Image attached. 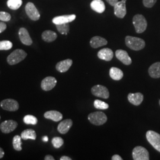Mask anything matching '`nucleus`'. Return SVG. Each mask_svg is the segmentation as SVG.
<instances>
[{"label":"nucleus","instance_id":"aec40b11","mask_svg":"<svg viewBox=\"0 0 160 160\" xmlns=\"http://www.w3.org/2000/svg\"><path fill=\"white\" fill-rule=\"evenodd\" d=\"M90 46L92 48H98L102 46H105L108 44V41L104 38L100 36H94L92 38L90 42Z\"/></svg>","mask_w":160,"mask_h":160},{"label":"nucleus","instance_id":"2eb2a0df","mask_svg":"<svg viewBox=\"0 0 160 160\" xmlns=\"http://www.w3.org/2000/svg\"><path fill=\"white\" fill-rule=\"evenodd\" d=\"M18 36L22 43L27 46H30L32 44L33 41L32 40L28 31L25 28H20L18 31Z\"/></svg>","mask_w":160,"mask_h":160},{"label":"nucleus","instance_id":"79ce46f5","mask_svg":"<svg viewBox=\"0 0 160 160\" xmlns=\"http://www.w3.org/2000/svg\"><path fill=\"white\" fill-rule=\"evenodd\" d=\"M42 140L44 142H48V137L47 136H45V137L42 138Z\"/></svg>","mask_w":160,"mask_h":160},{"label":"nucleus","instance_id":"a211bd4d","mask_svg":"<svg viewBox=\"0 0 160 160\" xmlns=\"http://www.w3.org/2000/svg\"><path fill=\"white\" fill-rule=\"evenodd\" d=\"M72 65V61L70 59H67L59 62L56 65V69L59 72H65Z\"/></svg>","mask_w":160,"mask_h":160},{"label":"nucleus","instance_id":"f03ea898","mask_svg":"<svg viewBox=\"0 0 160 160\" xmlns=\"http://www.w3.org/2000/svg\"><path fill=\"white\" fill-rule=\"evenodd\" d=\"M132 22L137 33H143L147 28V21L142 14H138L134 16L132 19Z\"/></svg>","mask_w":160,"mask_h":160},{"label":"nucleus","instance_id":"bb28decb","mask_svg":"<svg viewBox=\"0 0 160 160\" xmlns=\"http://www.w3.org/2000/svg\"><path fill=\"white\" fill-rule=\"evenodd\" d=\"M22 0H8L7 6L12 10H16L22 5Z\"/></svg>","mask_w":160,"mask_h":160},{"label":"nucleus","instance_id":"e433bc0d","mask_svg":"<svg viewBox=\"0 0 160 160\" xmlns=\"http://www.w3.org/2000/svg\"><path fill=\"white\" fill-rule=\"evenodd\" d=\"M111 6L114 7L115 4L119 1V0H106Z\"/></svg>","mask_w":160,"mask_h":160},{"label":"nucleus","instance_id":"72a5a7b5","mask_svg":"<svg viewBox=\"0 0 160 160\" xmlns=\"http://www.w3.org/2000/svg\"><path fill=\"white\" fill-rule=\"evenodd\" d=\"M11 19V15L5 12H0V20L2 22H8Z\"/></svg>","mask_w":160,"mask_h":160},{"label":"nucleus","instance_id":"393cba45","mask_svg":"<svg viewBox=\"0 0 160 160\" xmlns=\"http://www.w3.org/2000/svg\"><path fill=\"white\" fill-rule=\"evenodd\" d=\"M110 77L115 81H119L123 77V73L122 71L116 67H112L109 71Z\"/></svg>","mask_w":160,"mask_h":160},{"label":"nucleus","instance_id":"9d476101","mask_svg":"<svg viewBox=\"0 0 160 160\" xmlns=\"http://www.w3.org/2000/svg\"><path fill=\"white\" fill-rule=\"evenodd\" d=\"M1 107L7 111L16 112L19 108V104L16 100L14 99H6L1 102Z\"/></svg>","mask_w":160,"mask_h":160},{"label":"nucleus","instance_id":"423d86ee","mask_svg":"<svg viewBox=\"0 0 160 160\" xmlns=\"http://www.w3.org/2000/svg\"><path fill=\"white\" fill-rule=\"evenodd\" d=\"M132 157L134 160H149L148 151L147 149L141 146H138L133 148Z\"/></svg>","mask_w":160,"mask_h":160},{"label":"nucleus","instance_id":"a19ab883","mask_svg":"<svg viewBox=\"0 0 160 160\" xmlns=\"http://www.w3.org/2000/svg\"><path fill=\"white\" fill-rule=\"evenodd\" d=\"M4 155V151L0 147V158H2Z\"/></svg>","mask_w":160,"mask_h":160},{"label":"nucleus","instance_id":"dca6fc26","mask_svg":"<svg viewBox=\"0 0 160 160\" xmlns=\"http://www.w3.org/2000/svg\"><path fill=\"white\" fill-rule=\"evenodd\" d=\"M113 52L109 48H104L99 51L97 53V57L106 61H110L113 58Z\"/></svg>","mask_w":160,"mask_h":160},{"label":"nucleus","instance_id":"20e7f679","mask_svg":"<svg viewBox=\"0 0 160 160\" xmlns=\"http://www.w3.org/2000/svg\"><path fill=\"white\" fill-rule=\"evenodd\" d=\"M88 119L93 125L100 126L104 125L107 122L108 118L102 112H95L89 114Z\"/></svg>","mask_w":160,"mask_h":160},{"label":"nucleus","instance_id":"0eeeda50","mask_svg":"<svg viewBox=\"0 0 160 160\" xmlns=\"http://www.w3.org/2000/svg\"><path fill=\"white\" fill-rule=\"evenodd\" d=\"M25 10L28 17L33 21H37L40 18L39 12L32 2H28L25 7Z\"/></svg>","mask_w":160,"mask_h":160},{"label":"nucleus","instance_id":"c85d7f7f","mask_svg":"<svg viewBox=\"0 0 160 160\" xmlns=\"http://www.w3.org/2000/svg\"><path fill=\"white\" fill-rule=\"evenodd\" d=\"M23 122L25 124L27 125H35L38 123V119L33 115H26L23 118Z\"/></svg>","mask_w":160,"mask_h":160},{"label":"nucleus","instance_id":"ea45409f","mask_svg":"<svg viewBox=\"0 0 160 160\" xmlns=\"http://www.w3.org/2000/svg\"><path fill=\"white\" fill-rule=\"evenodd\" d=\"M60 160H71L72 159L70 158V157H67V156H62V157H61V158H60Z\"/></svg>","mask_w":160,"mask_h":160},{"label":"nucleus","instance_id":"f3484780","mask_svg":"<svg viewBox=\"0 0 160 160\" xmlns=\"http://www.w3.org/2000/svg\"><path fill=\"white\" fill-rule=\"evenodd\" d=\"M128 99L129 102L135 106H139L143 101V94L141 92L129 93L128 96Z\"/></svg>","mask_w":160,"mask_h":160},{"label":"nucleus","instance_id":"6ab92c4d","mask_svg":"<svg viewBox=\"0 0 160 160\" xmlns=\"http://www.w3.org/2000/svg\"><path fill=\"white\" fill-rule=\"evenodd\" d=\"M72 126L71 119H65L62 121L58 126V131L61 134H66Z\"/></svg>","mask_w":160,"mask_h":160},{"label":"nucleus","instance_id":"b1692460","mask_svg":"<svg viewBox=\"0 0 160 160\" xmlns=\"http://www.w3.org/2000/svg\"><path fill=\"white\" fill-rule=\"evenodd\" d=\"M42 39L46 42H52L56 40L57 34L52 30H45L42 34Z\"/></svg>","mask_w":160,"mask_h":160},{"label":"nucleus","instance_id":"f257e3e1","mask_svg":"<svg viewBox=\"0 0 160 160\" xmlns=\"http://www.w3.org/2000/svg\"><path fill=\"white\" fill-rule=\"evenodd\" d=\"M125 43L129 49L133 51L142 50L145 46V42L143 39L130 36L125 38Z\"/></svg>","mask_w":160,"mask_h":160},{"label":"nucleus","instance_id":"ddd939ff","mask_svg":"<svg viewBox=\"0 0 160 160\" xmlns=\"http://www.w3.org/2000/svg\"><path fill=\"white\" fill-rule=\"evenodd\" d=\"M76 18V16L75 14H69V15H63L57 17H54L52 19V22L55 25L62 24L65 23L72 22Z\"/></svg>","mask_w":160,"mask_h":160},{"label":"nucleus","instance_id":"7ed1b4c3","mask_svg":"<svg viewBox=\"0 0 160 160\" xmlns=\"http://www.w3.org/2000/svg\"><path fill=\"white\" fill-rule=\"evenodd\" d=\"M28 54L22 49H18L12 52L7 57V62L11 65H14L23 61L27 57Z\"/></svg>","mask_w":160,"mask_h":160},{"label":"nucleus","instance_id":"37998d69","mask_svg":"<svg viewBox=\"0 0 160 160\" xmlns=\"http://www.w3.org/2000/svg\"><path fill=\"white\" fill-rule=\"evenodd\" d=\"M159 104H160V101H159Z\"/></svg>","mask_w":160,"mask_h":160},{"label":"nucleus","instance_id":"6e6552de","mask_svg":"<svg viewBox=\"0 0 160 160\" xmlns=\"http://www.w3.org/2000/svg\"><path fill=\"white\" fill-rule=\"evenodd\" d=\"M92 94L96 97H101L107 99L109 97L108 89L102 85H96L92 87Z\"/></svg>","mask_w":160,"mask_h":160},{"label":"nucleus","instance_id":"1a4fd4ad","mask_svg":"<svg viewBox=\"0 0 160 160\" xmlns=\"http://www.w3.org/2000/svg\"><path fill=\"white\" fill-rule=\"evenodd\" d=\"M126 0H122L121 1H118L114 6V15L118 18H123L126 16Z\"/></svg>","mask_w":160,"mask_h":160},{"label":"nucleus","instance_id":"58836bf2","mask_svg":"<svg viewBox=\"0 0 160 160\" xmlns=\"http://www.w3.org/2000/svg\"><path fill=\"white\" fill-rule=\"evenodd\" d=\"M45 160H54L55 158H53V156H52L51 155H47L45 157Z\"/></svg>","mask_w":160,"mask_h":160},{"label":"nucleus","instance_id":"cd10ccee","mask_svg":"<svg viewBox=\"0 0 160 160\" xmlns=\"http://www.w3.org/2000/svg\"><path fill=\"white\" fill-rule=\"evenodd\" d=\"M12 145L13 148L18 151H22V137L19 135H16L12 139Z\"/></svg>","mask_w":160,"mask_h":160},{"label":"nucleus","instance_id":"7c9ffc66","mask_svg":"<svg viewBox=\"0 0 160 160\" xmlns=\"http://www.w3.org/2000/svg\"><path fill=\"white\" fill-rule=\"evenodd\" d=\"M94 106L96 109L99 110H106L109 108V104L100 100H96L94 102Z\"/></svg>","mask_w":160,"mask_h":160},{"label":"nucleus","instance_id":"39448f33","mask_svg":"<svg viewBox=\"0 0 160 160\" xmlns=\"http://www.w3.org/2000/svg\"><path fill=\"white\" fill-rule=\"evenodd\" d=\"M146 137L149 143L160 152V134L153 131H148L146 133Z\"/></svg>","mask_w":160,"mask_h":160},{"label":"nucleus","instance_id":"4c0bfd02","mask_svg":"<svg viewBox=\"0 0 160 160\" xmlns=\"http://www.w3.org/2000/svg\"><path fill=\"white\" fill-rule=\"evenodd\" d=\"M112 160H122L123 159L122 158V157L119 155L115 154L112 157Z\"/></svg>","mask_w":160,"mask_h":160},{"label":"nucleus","instance_id":"9b49d317","mask_svg":"<svg viewBox=\"0 0 160 160\" xmlns=\"http://www.w3.org/2000/svg\"><path fill=\"white\" fill-rule=\"evenodd\" d=\"M57 81L55 77H47L42 81L41 88L43 90L48 92L52 90L57 85Z\"/></svg>","mask_w":160,"mask_h":160},{"label":"nucleus","instance_id":"f704fd0d","mask_svg":"<svg viewBox=\"0 0 160 160\" xmlns=\"http://www.w3.org/2000/svg\"><path fill=\"white\" fill-rule=\"evenodd\" d=\"M157 0H142L143 6L147 8H152L157 2Z\"/></svg>","mask_w":160,"mask_h":160},{"label":"nucleus","instance_id":"4468645a","mask_svg":"<svg viewBox=\"0 0 160 160\" xmlns=\"http://www.w3.org/2000/svg\"><path fill=\"white\" fill-rule=\"evenodd\" d=\"M115 55L116 58L123 64L126 65H129L131 64V58L129 56L128 52L125 51L118 49L115 52Z\"/></svg>","mask_w":160,"mask_h":160},{"label":"nucleus","instance_id":"f8f14e48","mask_svg":"<svg viewBox=\"0 0 160 160\" xmlns=\"http://www.w3.org/2000/svg\"><path fill=\"white\" fill-rule=\"evenodd\" d=\"M17 122L12 120H7L1 123L0 125V129L4 133H9L14 131L17 128Z\"/></svg>","mask_w":160,"mask_h":160},{"label":"nucleus","instance_id":"4be33fe9","mask_svg":"<svg viewBox=\"0 0 160 160\" xmlns=\"http://www.w3.org/2000/svg\"><path fill=\"white\" fill-rule=\"evenodd\" d=\"M44 117L46 119L53 120L54 122H59L62 119L63 116L59 112L56 110H50L46 112L44 114Z\"/></svg>","mask_w":160,"mask_h":160},{"label":"nucleus","instance_id":"c756f323","mask_svg":"<svg viewBox=\"0 0 160 160\" xmlns=\"http://www.w3.org/2000/svg\"><path fill=\"white\" fill-rule=\"evenodd\" d=\"M57 26V29L58 31L62 34H68V33L69 31V24L68 23H65V24H57L56 25Z\"/></svg>","mask_w":160,"mask_h":160},{"label":"nucleus","instance_id":"412c9836","mask_svg":"<svg viewBox=\"0 0 160 160\" xmlns=\"http://www.w3.org/2000/svg\"><path fill=\"white\" fill-rule=\"evenodd\" d=\"M90 7L92 10L98 13H103L106 10V6L102 0H92Z\"/></svg>","mask_w":160,"mask_h":160},{"label":"nucleus","instance_id":"5701e85b","mask_svg":"<svg viewBox=\"0 0 160 160\" xmlns=\"http://www.w3.org/2000/svg\"><path fill=\"white\" fill-rule=\"evenodd\" d=\"M148 73L150 77L153 78H160V62L151 65L149 68Z\"/></svg>","mask_w":160,"mask_h":160},{"label":"nucleus","instance_id":"473e14b6","mask_svg":"<svg viewBox=\"0 0 160 160\" xmlns=\"http://www.w3.org/2000/svg\"><path fill=\"white\" fill-rule=\"evenodd\" d=\"M63 140L62 138L54 137L52 139V143L54 148H59L63 144Z\"/></svg>","mask_w":160,"mask_h":160},{"label":"nucleus","instance_id":"a878e982","mask_svg":"<svg viewBox=\"0 0 160 160\" xmlns=\"http://www.w3.org/2000/svg\"><path fill=\"white\" fill-rule=\"evenodd\" d=\"M21 137L23 140H28V139L35 140L36 139V133L34 130L32 129H28L22 132Z\"/></svg>","mask_w":160,"mask_h":160},{"label":"nucleus","instance_id":"2f4dec72","mask_svg":"<svg viewBox=\"0 0 160 160\" xmlns=\"http://www.w3.org/2000/svg\"><path fill=\"white\" fill-rule=\"evenodd\" d=\"M12 47V43L8 40L0 41V50L7 51L11 49Z\"/></svg>","mask_w":160,"mask_h":160},{"label":"nucleus","instance_id":"c9c22d12","mask_svg":"<svg viewBox=\"0 0 160 160\" xmlns=\"http://www.w3.org/2000/svg\"><path fill=\"white\" fill-rule=\"evenodd\" d=\"M7 28V25L3 22H0V33L3 32Z\"/></svg>","mask_w":160,"mask_h":160}]
</instances>
